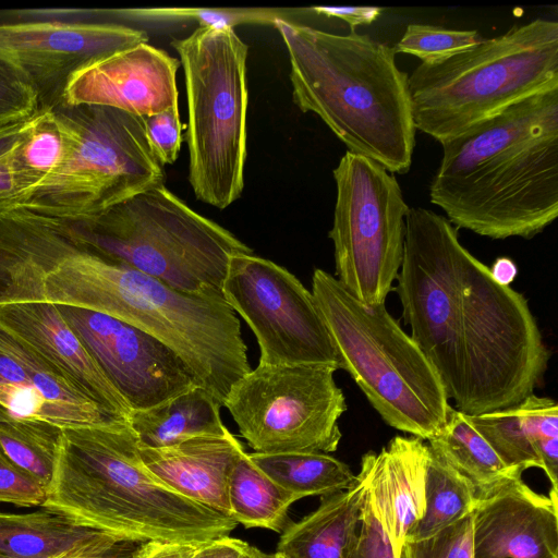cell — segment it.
<instances>
[{"instance_id":"1","label":"cell","mask_w":558,"mask_h":558,"mask_svg":"<svg viewBox=\"0 0 558 558\" xmlns=\"http://www.w3.org/2000/svg\"><path fill=\"white\" fill-rule=\"evenodd\" d=\"M393 289L411 338L458 411L480 415L534 393L550 354L527 300L492 277L445 216L409 209Z\"/></svg>"},{"instance_id":"2","label":"cell","mask_w":558,"mask_h":558,"mask_svg":"<svg viewBox=\"0 0 558 558\" xmlns=\"http://www.w3.org/2000/svg\"><path fill=\"white\" fill-rule=\"evenodd\" d=\"M429 199L458 229L531 239L558 216V88L444 142Z\"/></svg>"},{"instance_id":"3","label":"cell","mask_w":558,"mask_h":558,"mask_svg":"<svg viewBox=\"0 0 558 558\" xmlns=\"http://www.w3.org/2000/svg\"><path fill=\"white\" fill-rule=\"evenodd\" d=\"M274 26L287 47L298 108L317 114L348 151L407 173L416 129L409 74L395 48L355 31L338 35L288 20Z\"/></svg>"},{"instance_id":"4","label":"cell","mask_w":558,"mask_h":558,"mask_svg":"<svg viewBox=\"0 0 558 558\" xmlns=\"http://www.w3.org/2000/svg\"><path fill=\"white\" fill-rule=\"evenodd\" d=\"M41 507L137 544L205 543L229 535L238 524L155 476L128 421L63 428Z\"/></svg>"},{"instance_id":"5","label":"cell","mask_w":558,"mask_h":558,"mask_svg":"<svg viewBox=\"0 0 558 558\" xmlns=\"http://www.w3.org/2000/svg\"><path fill=\"white\" fill-rule=\"evenodd\" d=\"M44 300L99 312L158 338L223 405L252 368L240 320L221 293H186L88 251L65 258L44 282Z\"/></svg>"},{"instance_id":"6","label":"cell","mask_w":558,"mask_h":558,"mask_svg":"<svg viewBox=\"0 0 558 558\" xmlns=\"http://www.w3.org/2000/svg\"><path fill=\"white\" fill-rule=\"evenodd\" d=\"M312 294L344 369L389 426L423 440L452 407L435 368L385 303L368 305L315 269Z\"/></svg>"},{"instance_id":"7","label":"cell","mask_w":558,"mask_h":558,"mask_svg":"<svg viewBox=\"0 0 558 558\" xmlns=\"http://www.w3.org/2000/svg\"><path fill=\"white\" fill-rule=\"evenodd\" d=\"M416 131L444 143L511 105L558 88V22L544 17L483 38L409 75Z\"/></svg>"},{"instance_id":"8","label":"cell","mask_w":558,"mask_h":558,"mask_svg":"<svg viewBox=\"0 0 558 558\" xmlns=\"http://www.w3.org/2000/svg\"><path fill=\"white\" fill-rule=\"evenodd\" d=\"M66 222L82 250L124 263L186 293H221L231 257L253 253L165 184L96 216Z\"/></svg>"},{"instance_id":"9","label":"cell","mask_w":558,"mask_h":558,"mask_svg":"<svg viewBox=\"0 0 558 558\" xmlns=\"http://www.w3.org/2000/svg\"><path fill=\"white\" fill-rule=\"evenodd\" d=\"M171 45L184 72L189 181L198 201L225 209L244 187L248 47L234 28L199 26Z\"/></svg>"},{"instance_id":"10","label":"cell","mask_w":558,"mask_h":558,"mask_svg":"<svg viewBox=\"0 0 558 558\" xmlns=\"http://www.w3.org/2000/svg\"><path fill=\"white\" fill-rule=\"evenodd\" d=\"M51 111L66 134V157L24 208L76 221L165 184L143 118L98 105L63 104Z\"/></svg>"},{"instance_id":"11","label":"cell","mask_w":558,"mask_h":558,"mask_svg":"<svg viewBox=\"0 0 558 558\" xmlns=\"http://www.w3.org/2000/svg\"><path fill=\"white\" fill-rule=\"evenodd\" d=\"M332 174L336 278L363 303H385L403 259L410 207L396 175L367 157L347 150Z\"/></svg>"},{"instance_id":"12","label":"cell","mask_w":558,"mask_h":558,"mask_svg":"<svg viewBox=\"0 0 558 558\" xmlns=\"http://www.w3.org/2000/svg\"><path fill=\"white\" fill-rule=\"evenodd\" d=\"M336 371L329 364H258L233 384L223 407L254 452H333L347 411Z\"/></svg>"},{"instance_id":"13","label":"cell","mask_w":558,"mask_h":558,"mask_svg":"<svg viewBox=\"0 0 558 558\" xmlns=\"http://www.w3.org/2000/svg\"><path fill=\"white\" fill-rule=\"evenodd\" d=\"M221 293L253 331L260 365L329 364L339 357L314 296L284 267L253 255L231 257Z\"/></svg>"},{"instance_id":"14","label":"cell","mask_w":558,"mask_h":558,"mask_svg":"<svg viewBox=\"0 0 558 558\" xmlns=\"http://www.w3.org/2000/svg\"><path fill=\"white\" fill-rule=\"evenodd\" d=\"M147 41L143 29L112 22L27 19L0 23V51L26 75L43 111L64 104L76 73Z\"/></svg>"},{"instance_id":"15","label":"cell","mask_w":558,"mask_h":558,"mask_svg":"<svg viewBox=\"0 0 558 558\" xmlns=\"http://www.w3.org/2000/svg\"><path fill=\"white\" fill-rule=\"evenodd\" d=\"M56 305L131 411L198 385L187 364L158 338L99 312Z\"/></svg>"},{"instance_id":"16","label":"cell","mask_w":558,"mask_h":558,"mask_svg":"<svg viewBox=\"0 0 558 558\" xmlns=\"http://www.w3.org/2000/svg\"><path fill=\"white\" fill-rule=\"evenodd\" d=\"M473 558H558L557 489L537 494L511 477L476 494Z\"/></svg>"},{"instance_id":"17","label":"cell","mask_w":558,"mask_h":558,"mask_svg":"<svg viewBox=\"0 0 558 558\" xmlns=\"http://www.w3.org/2000/svg\"><path fill=\"white\" fill-rule=\"evenodd\" d=\"M179 59L147 43L118 51L76 73L64 104L98 105L137 117L179 104Z\"/></svg>"},{"instance_id":"18","label":"cell","mask_w":558,"mask_h":558,"mask_svg":"<svg viewBox=\"0 0 558 558\" xmlns=\"http://www.w3.org/2000/svg\"><path fill=\"white\" fill-rule=\"evenodd\" d=\"M0 326L16 335L105 410L128 420L131 409L71 329L47 301L0 305Z\"/></svg>"},{"instance_id":"19","label":"cell","mask_w":558,"mask_h":558,"mask_svg":"<svg viewBox=\"0 0 558 558\" xmlns=\"http://www.w3.org/2000/svg\"><path fill=\"white\" fill-rule=\"evenodd\" d=\"M78 251L65 220L24 207L0 213V305L45 301L47 276Z\"/></svg>"},{"instance_id":"20","label":"cell","mask_w":558,"mask_h":558,"mask_svg":"<svg viewBox=\"0 0 558 558\" xmlns=\"http://www.w3.org/2000/svg\"><path fill=\"white\" fill-rule=\"evenodd\" d=\"M428 459L423 439L396 436L379 452L369 451L361 460L360 473L377 504L396 558L425 511Z\"/></svg>"},{"instance_id":"21","label":"cell","mask_w":558,"mask_h":558,"mask_svg":"<svg viewBox=\"0 0 558 558\" xmlns=\"http://www.w3.org/2000/svg\"><path fill=\"white\" fill-rule=\"evenodd\" d=\"M243 450L242 442L230 432L168 447H140V456L144 465L174 492L230 517L228 480Z\"/></svg>"},{"instance_id":"22","label":"cell","mask_w":558,"mask_h":558,"mask_svg":"<svg viewBox=\"0 0 558 558\" xmlns=\"http://www.w3.org/2000/svg\"><path fill=\"white\" fill-rule=\"evenodd\" d=\"M502 462L523 473L542 469L557 489L558 404L547 397L531 395L506 409L469 415Z\"/></svg>"},{"instance_id":"23","label":"cell","mask_w":558,"mask_h":558,"mask_svg":"<svg viewBox=\"0 0 558 558\" xmlns=\"http://www.w3.org/2000/svg\"><path fill=\"white\" fill-rule=\"evenodd\" d=\"M138 545L47 509L0 512V554L11 558H131Z\"/></svg>"},{"instance_id":"24","label":"cell","mask_w":558,"mask_h":558,"mask_svg":"<svg viewBox=\"0 0 558 558\" xmlns=\"http://www.w3.org/2000/svg\"><path fill=\"white\" fill-rule=\"evenodd\" d=\"M365 487L359 473L350 488L322 496L313 512L288 523L276 553L287 558H348L357 535Z\"/></svg>"},{"instance_id":"25","label":"cell","mask_w":558,"mask_h":558,"mask_svg":"<svg viewBox=\"0 0 558 558\" xmlns=\"http://www.w3.org/2000/svg\"><path fill=\"white\" fill-rule=\"evenodd\" d=\"M0 383L37 389L50 403L82 418L86 426L128 421L89 399L29 344L2 326Z\"/></svg>"},{"instance_id":"26","label":"cell","mask_w":558,"mask_h":558,"mask_svg":"<svg viewBox=\"0 0 558 558\" xmlns=\"http://www.w3.org/2000/svg\"><path fill=\"white\" fill-rule=\"evenodd\" d=\"M221 403L196 385L159 404L132 410L128 423L140 447L161 448L199 436H225Z\"/></svg>"},{"instance_id":"27","label":"cell","mask_w":558,"mask_h":558,"mask_svg":"<svg viewBox=\"0 0 558 558\" xmlns=\"http://www.w3.org/2000/svg\"><path fill=\"white\" fill-rule=\"evenodd\" d=\"M428 447L439 454L476 489L484 494L522 472L506 465L472 425L469 415L451 409L445 425L429 439Z\"/></svg>"},{"instance_id":"28","label":"cell","mask_w":558,"mask_h":558,"mask_svg":"<svg viewBox=\"0 0 558 558\" xmlns=\"http://www.w3.org/2000/svg\"><path fill=\"white\" fill-rule=\"evenodd\" d=\"M296 500L256 466L245 450L236 457L228 480L230 517L236 523L281 533Z\"/></svg>"},{"instance_id":"29","label":"cell","mask_w":558,"mask_h":558,"mask_svg":"<svg viewBox=\"0 0 558 558\" xmlns=\"http://www.w3.org/2000/svg\"><path fill=\"white\" fill-rule=\"evenodd\" d=\"M268 477L299 499L350 488L356 481L344 462L323 452L248 453Z\"/></svg>"},{"instance_id":"30","label":"cell","mask_w":558,"mask_h":558,"mask_svg":"<svg viewBox=\"0 0 558 558\" xmlns=\"http://www.w3.org/2000/svg\"><path fill=\"white\" fill-rule=\"evenodd\" d=\"M62 430L43 421L1 417L0 459L47 493L58 462Z\"/></svg>"},{"instance_id":"31","label":"cell","mask_w":558,"mask_h":558,"mask_svg":"<svg viewBox=\"0 0 558 558\" xmlns=\"http://www.w3.org/2000/svg\"><path fill=\"white\" fill-rule=\"evenodd\" d=\"M475 500L476 489L472 483L429 448L425 511L405 541L426 538L461 520L472 512Z\"/></svg>"},{"instance_id":"32","label":"cell","mask_w":558,"mask_h":558,"mask_svg":"<svg viewBox=\"0 0 558 558\" xmlns=\"http://www.w3.org/2000/svg\"><path fill=\"white\" fill-rule=\"evenodd\" d=\"M66 153L68 138L62 125L51 110H38L14 157L15 175L27 202L57 173Z\"/></svg>"},{"instance_id":"33","label":"cell","mask_w":558,"mask_h":558,"mask_svg":"<svg viewBox=\"0 0 558 558\" xmlns=\"http://www.w3.org/2000/svg\"><path fill=\"white\" fill-rule=\"evenodd\" d=\"M304 12H307V8H136L104 11V13L132 21L169 23L194 21L199 27L209 28H234L245 23L274 25L277 20L292 21L293 15Z\"/></svg>"},{"instance_id":"34","label":"cell","mask_w":558,"mask_h":558,"mask_svg":"<svg viewBox=\"0 0 558 558\" xmlns=\"http://www.w3.org/2000/svg\"><path fill=\"white\" fill-rule=\"evenodd\" d=\"M483 39L473 29H452L432 24H409L397 43L396 53L411 54L422 64H436L472 48Z\"/></svg>"},{"instance_id":"35","label":"cell","mask_w":558,"mask_h":558,"mask_svg":"<svg viewBox=\"0 0 558 558\" xmlns=\"http://www.w3.org/2000/svg\"><path fill=\"white\" fill-rule=\"evenodd\" d=\"M398 558H473L472 512L418 541H405Z\"/></svg>"},{"instance_id":"36","label":"cell","mask_w":558,"mask_h":558,"mask_svg":"<svg viewBox=\"0 0 558 558\" xmlns=\"http://www.w3.org/2000/svg\"><path fill=\"white\" fill-rule=\"evenodd\" d=\"M38 111L35 90L23 71L0 51V125L33 117Z\"/></svg>"},{"instance_id":"37","label":"cell","mask_w":558,"mask_h":558,"mask_svg":"<svg viewBox=\"0 0 558 558\" xmlns=\"http://www.w3.org/2000/svg\"><path fill=\"white\" fill-rule=\"evenodd\" d=\"M33 117L0 125V213L26 205L27 197L15 175L14 157L19 144L33 123Z\"/></svg>"},{"instance_id":"38","label":"cell","mask_w":558,"mask_h":558,"mask_svg":"<svg viewBox=\"0 0 558 558\" xmlns=\"http://www.w3.org/2000/svg\"><path fill=\"white\" fill-rule=\"evenodd\" d=\"M365 484L360 530L348 558H396L391 542L383 525L377 504L366 481Z\"/></svg>"},{"instance_id":"39","label":"cell","mask_w":558,"mask_h":558,"mask_svg":"<svg viewBox=\"0 0 558 558\" xmlns=\"http://www.w3.org/2000/svg\"><path fill=\"white\" fill-rule=\"evenodd\" d=\"M149 147L157 160L165 167L173 163L183 142V125L179 104L157 114L143 117Z\"/></svg>"},{"instance_id":"40","label":"cell","mask_w":558,"mask_h":558,"mask_svg":"<svg viewBox=\"0 0 558 558\" xmlns=\"http://www.w3.org/2000/svg\"><path fill=\"white\" fill-rule=\"evenodd\" d=\"M46 490L0 459V502L17 507L43 506Z\"/></svg>"},{"instance_id":"41","label":"cell","mask_w":558,"mask_h":558,"mask_svg":"<svg viewBox=\"0 0 558 558\" xmlns=\"http://www.w3.org/2000/svg\"><path fill=\"white\" fill-rule=\"evenodd\" d=\"M308 12L343 21L355 31L361 25H369L383 13L379 7H311Z\"/></svg>"},{"instance_id":"42","label":"cell","mask_w":558,"mask_h":558,"mask_svg":"<svg viewBox=\"0 0 558 558\" xmlns=\"http://www.w3.org/2000/svg\"><path fill=\"white\" fill-rule=\"evenodd\" d=\"M203 543L145 542L131 558H192Z\"/></svg>"},{"instance_id":"43","label":"cell","mask_w":558,"mask_h":558,"mask_svg":"<svg viewBox=\"0 0 558 558\" xmlns=\"http://www.w3.org/2000/svg\"><path fill=\"white\" fill-rule=\"evenodd\" d=\"M247 543L229 535L203 543L192 558H241Z\"/></svg>"},{"instance_id":"44","label":"cell","mask_w":558,"mask_h":558,"mask_svg":"<svg viewBox=\"0 0 558 558\" xmlns=\"http://www.w3.org/2000/svg\"><path fill=\"white\" fill-rule=\"evenodd\" d=\"M492 277L502 286H509L517 277L518 268L508 257H498L489 268Z\"/></svg>"},{"instance_id":"45","label":"cell","mask_w":558,"mask_h":558,"mask_svg":"<svg viewBox=\"0 0 558 558\" xmlns=\"http://www.w3.org/2000/svg\"><path fill=\"white\" fill-rule=\"evenodd\" d=\"M241 558H276L275 554H266L260 549L247 544Z\"/></svg>"},{"instance_id":"46","label":"cell","mask_w":558,"mask_h":558,"mask_svg":"<svg viewBox=\"0 0 558 558\" xmlns=\"http://www.w3.org/2000/svg\"><path fill=\"white\" fill-rule=\"evenodd\" d=\"M5 416H9L8 413L2 408H0V418Z\"/></svg>"},{"instance_id":"47","label":"cell","mask_w":558,"mask_h":558,"mask_svg":"<svg viewBox=\"0 0 558 558\" xmlns=\"http://www.w3.org/2000/svg\"><path fill=\"white\" fill-rule=\"evenodd\" d=\"M275 555H276V558H287V557H284L283 555L278 554V553H275Z\"/></svg>"},{"instance_id":"48","label":"cell","mask_w":558,"mask_h":558,"mask_svg":"<svg viewBox=\"0 0 558 558\" xmlns=\"http://www.w3.org/2000/svg\"><path fill=\"white\" fill-rule=\"evenodd\" d=\"M0 558H11V557L0 554Z\"/></svg>"}]
</instances>
